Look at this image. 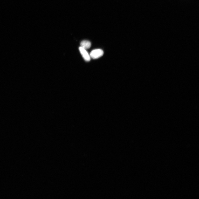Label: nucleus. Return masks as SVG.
<instances>
[{
    "label": "nucleus",
    "mask_w": 199,
    "mask_h": 199,
    "mask_svg": "<svg viewBox=\"0 0 199 199\" xmlns=\"http://www.w3.org/2000/svg\"><path fill=\"white\" fill-rule=\"evenodd\" d=\"M104 54V52L102 50L96 49L92 51L90 56L92 59H97L102 56Z\"/></svg>",
    "instance_id": "obj_1"
},
{
    "label": "nucleus",
    "mask_w": 199,
    "mask_h": 199,
    "mask_svg": "<svg viewBox=\"0 0 199 199\" xmlns=\"http://www.w3.org/2000/svg\"><path fill=\"white\" fill-rule=\"evenodd\" d=\"M79 49L84 60L87 61H90L91 60V57L90 55L86 51V50L83 49L81 46L79 47Z\"/></svg>",
    "instance_id": "obj_2"
},
{
    "label": "nucleus",
    "mask_w": 199,
    "mask_h": 199,
    "mask_svg": "<svg viewBox=\"0 0 199 199\" xmlns=\"http://www.w3.org/2000/svg\"><path fill=\"white\" fill-rule=\"evenodd\" d=\"M81 47L86 50L90 48L91 46V42L88 40H84L80 43Z\"/></svg>",
    "instance_id": "obj_3"
}]
</instances>
